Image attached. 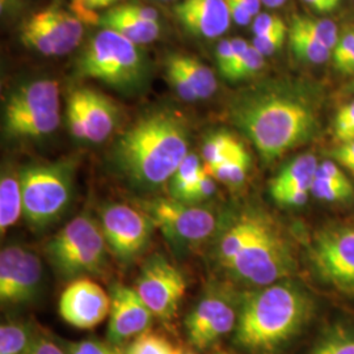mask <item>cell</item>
I'll list each match as a JSON object with an SVG mask.
<instances>
[{"label": "cell", "instance_id": "obj_54", "mask_svg": "<svg viewBox=\"0 0 354 354\" xmlns=\"http://www.w3.org/2000/svg\"><path fill=\"white\" fill-rule=\"evenodd\" d=\"M219 354H226V353H219Z\"/></svg>", "mask_w": 354, "mask_h": 354}, {"label": "cell", "instance_id": "obj_42", "mask_svg": "<svg viewBox=\"0 0 354 354\" xmlns=\"http://www.w3.org/2000/svg\"><path fill=\"white\" fill-rule=\"evenodd\" d=\"M228 10L232 21H235L238 26H245L252 24L253 16L248 12V10L241 4L239 0H226Z\"/></svg>", "mask_w": 354, "mask_h": 354}, {"label": "cell", "instance_id": "obj_41", "mask_svg": "<svg viewBox=\"0 0 354 354\" xmlns=\"http://www.w3.org/2000/svg\"><path fill=\"white\" fill-rule=\"evenodd\" d=\"M121 7L127 11L131 13L137 17H140L145 21L150 23H159V13L152 8L150 6H143V4H136V3H127V4H121Z\"/></svg>", "mask_w": 354, "mask_h": 354}, {"label": "cell", "instance_id": "obj_35", "mask_svg": "<svg viewBox=\"0 0 354 354\" xmlns=\"http://www.w3.org/2000/svg\"><path fill=\"white\" fill-rule=\"evenodd\" d=\"M333 134L340 143L354 140V100L345 104L335 115Z\"/></svg>", "mask_w": 354, "mask_h": 354}, {"label": "cell", "instance_id": "obj_51", "mask_svg": "<svg viewBox=\"0 0 354 354\" xmlns=\"http://www.w3.org/2000/svg\"><path fill=\"white\" fill-rule=\"evenodd\" d=\"M329 1H330V4H332V6H333V8H336V7H337V4H339V1H340V0H329Z\"/></svg>", "mask_w": 354, "mask_h": 354}, {"label": "cell", "instance_id": "obj_34", "mask_svg": "<svg viewBox=\"0 0 354 354\" xmlns=\"http://www.w3.org/2000/svg\"><path fill=\"white\" fill-rule=\"evenodd\" d=\"M266 64V57L252 46L250 45L248 50L245 53L244 58L241 59V64L238 68L232 73L228 80L231 82H241V80H247L251 79L253 76L257 75Z\"/></svg>", "mask_w": 354, "mask_h": 354}, {"label": "cell", "instance_id": "obj_12", "mask_svg": "<svg viewBox=\"0 0 354 354\" xmlns=\"http://www.w3.org/2000/svg\"><path fill=\"white\" fill-rule=\"evenodd\" d=\"M317 277L336 289L354 292V226L319 231L310 248Z\"/></svg>", "mask_w": 354, "mask_h": 354}, {"label": "cell", "instance_id": "obj_27", "mask_svg": "<svg viewBox=\"0 0 354 354\" xmlns=\"http://www.w3.org/2000/svg\"><path fill=\"white\" fill-rule=\"evenodd\" d=\"M308 354H354V329L345 326L329 327Z\"/></svg>", "mask_w": 354, "mask_h": 354}, {"label": "cell", "instance_id": "obj_52", "mask_svg": "<svg viewBox=\"0 0 354 354\" xmlns=\"http://www.w3.org/2000/svg\"><path fill=\"white\" fill-rule=\"evenodd\" d=\"M177 354H196V353H192V352H187V351H181V349H177Z\"/></svg>", "mask_w": 354, "mask_h": 354}, {"label": "cell", "instance_id": "obj_32", "mask_svg": "<svg viewBox=\"0 0 354 354\" xmlns=\"http://www.w3.org/2000/svg\"><path fill=\"white\" fill-rule=\"evenodd\" d=\"M125 354H177L176 348L165 337L146 330L127 346Z\"/></svg>", "mask_w": 354, "mask_h": 354}, {"label": "cell", "instance_id": "obj_29", "mask_svg": "<svg viewBox=\"0 0 354 354\" xmlns=\"http://www.w3.org/2000/svg\"><path fill=\"white\" fill-rule=\"evenodd\" d=\"M289 42L294 55L307 64H326L332 58V50L317 42V39L308 37L304 33L289 28Z\"/></svg>", "mask_w": 354, "mask_h": 354}, {"label": "cell", "instance_id": "obj_18", "mask_svg": "<svg viewBox=\"0 0 354 354\" xmlns=\"http://www.w3.org/2000/svg\"><path fill=\"white\" fill-rule=\"evenodd\" d=\"M150 308L140 299L134 288L115 283L111 291V313L108 342L115 346L146 332L151 324Z\"/></svg>", "mask_w": 354, "mask_h": 354}, {"label": "cell", "instance_id": "obj_48", "mask_svg": "<svg viewBox=\"0 0 354 354\" xmlns=\"http://www.w3.org/2000/svg\"><path fill=\"white\" fill-rule=\"evenodd\" d=\"M84 1L91 10H96V8H106L121 0H84Z\"/></svg>", "mask_w": 354, "mask_h": 354}, {"label": "cell", "instance_id": "obj_31", "mask_svg": "<svg viewBox=\"0 0 354 354\" xmlns=\"http://www.w3.org/2000/svg\"><path fill=\"white\" fill-rule=\"evenodd\" d=\"M201 158L193 152H189L188 156L181 162L175 175L169 180L168 188L169 196L176 198L177 196L190 187L205 171V165L201 163Z\"/></svg>", "mask_w": 354, "mask_h": 354}, {"label": "cell", "instance_id": "obj_11", "mask_svg": "<svg viewBox=\"0 0 354 354\" xmlns=\"http://www.w3.org/2000/svg\"><path fill=\"white\" fill-rule=\"evenodd\" d=\"M100 226L108 250L118 263L129 266L145 252L156 228L143 210L125 203H108L100 212Z\"/></svg>", "mask_w": 354, "mask_h": 354}, {"label": "cell", "instance_id": "obj_28", "mask_svg": "<svg viewBox=\"0 0 354 354\" xmlns=\"http://www.w3.org/2000/svg\"><path fill=\"white\" fill-rule=\"evenodd\" d=\"M216 181L227 185L230 188L241 187L251 169V156L248 151L239 156L231 158L221 165L212 168H205Z\"/></svg>", "mask_w": 354, "mask_h": 354}, {"label": "cell", "instance_id": "obj_20", "mask_svg": "<svg viewBox=\"0 0 354 354\" xmlns=\"http://www.w3.org/2000/svg\"><path fill=\"white\" fill-rule=\"evenodd\" d=\"M174 13L181 26L197 37H221L232 21L226 0H183Z\"/></svg>", "mask_w": 354, "mask_h": 354}, {"label": "cell", "instance_id": "obj_43", "mask_svg": "<svg viewBox=\"0 0 354 354\" xmlns=\"http://www.w3.org/2000/svg\"><path fill=\"white\" fill-rule=\"evenodd\" d=\"M335 159L354 175V140L342 143L335 151Z\"/></svg>", "mask_w": 354, "mask_h": 354}, {"label": "cell", "instance_id": "obj_21", "mask_svg": "<svg viewBox=\"0 0 354 354\" xmlns=\"http://www.w3.org/2000/svg\"><path fill=\"white\" fill-rule=\"evenodd\" d=\"M99 26L111 29L137 45L151 44L160 36V24L145 21L140 17L127 12L121 4L108 10L100 16Z\"/></svg>", "mask_w": 354, "mask_h": 354}, {"label": "cell", "instance_id": "obj_46", "mask_svg": "<svg viewBox=\"0 0 354 354\" xmlns=\"http://www.w3.org/2000/svg\"><path fill=\"white\" fill-rule=\"evenodd\" d=\"M302 1L306 6H308L310 8L315 10L319 13L330 12L335 10L329 0H302Z\"/></svg>", "mask_w": 354, "mask_h": 354}, {"label": "cell", "instance_id": "obj_38", "mask_svg": "<svg viewBox=\"0 0 354 354\" xmlns=\"http://www.w3.org/2000/svg\"><path fill=\"white\" fill-rule=\"evenodd\" d=\"M289 29L279 30L264 36H253L252 46L260 51L264 57H270L283 46Z\"/></svg>", "mask_w": 354, "mask_h": 354}, {"label": "cell", "instance_id": "obj_24", "mask_svg": "<svg viewBox=\"0 0 354 354\" xmlns=\"http://www.w3.org/2000/svg\"><path fill=\"white\" fill-rule=\"evenodd\" d=\"M244 152H247L245 146L235 136L228 131H215L203 140L201 159L205 168H212Z\"/></svg>", "mask_w": 354, "mask_h": 354}, {"label": "cell", "instance_id": "obj_3", "mask_svg": "<svg viewBox=\"0 0 354 354\" xmlns=\"http://www.w3.org/2000/svg\"><path fill=\"white\" fill-rule=\"evenodd\" d=\"M187 120L171 109L142 114L114 146V163L131 187L151 193L175 175L189 153Z\"/></svg>", "mask_w": 354, "mask_h": 354}, {"label": "cell", "instance_id": "obj_30", "mask_svg": "<svg viewBox=\"0 0 354 354\" xmlns=\"http://www.w3.org/2000/svg\"><path fill=\"white\" fill-rule=\"evenodd\" d=\"M311 194L323 203H344L353 197L354 187L349 178L336 180L319 176L315 174V178L311 187Z\"/></svg>", "mask_w": 354, "mask_h": 354}, {"label": "cell", "instance_id": "obj_23", "mask_svg": "<svg viewBox=\"0 0 354 354\" xmlns=\"http://www.w3.org/2000/svg\"><path fill=\"white\" fill-rule=\"evenodd\" d=\"M23 216V190L19 172L3 171L0 177V231L8 228Z\"/></svg>", "mask_w": 354, "mask_h": 354}, {"label": "cell", "instance_id": "obj_13", "mask_svg": "<svg viewBox=\"0 0 354 354\" xmlns=\"http://www.w3.org/2000/svg\"><path fill=\"white\" fill-rule=\"evenodd\" d=\"M134 289L153 317L168 322L177 315L187 281L165 256L153 254L142 266Z\"/></svg>", "mask_w": 354, "mask_h": 354}, {"label": "cell", "instance_id": "obj_26", "mask_svg": "<svg viewBox=\"0 0 354 354\" xmlns=\"http://www.w3.org/2000/svg\"><path fill=\"white\" fill-rule=\"evenodd\" d=\"M290 29L298 30L308 37L317 39V42L333 50L339 39V29L336 24L328 19H314L308 16H295L291 21Z\"/></svg>", "mask_w": 354, "mask_h": 354}, {"label": "cell", "instance_id": "obj_2", "mask_svg": "<svg viewBox=\"0 0 354 354\" xmlns=\"http://www.w3.org/2000/svg\"><path fill=\"white\" fill-rule=\"evenodd\" d=\"M230 118L251 140L266 163L313 140L319 108L308 93L288 86H264L239 95Z\"/></svg>", "mask_w": 354, "mask_h": 354}, {"label": "cell", "instance_id": "obj_47", "mask_svg": "<svg viewBox=\"0 0 354 354\" xmlns=\"http://www.w3.org/2000/svg\"><path fill=\"white\" fill-rule=\"evenodd\" d=\"M239 1L248 10V12L252 15L253 19H254L257 15H260L261 4H263L261 0H239Z\"/></svg>", "mask_w": 354, "mask_h": 354}, {"label": "cell", "instance_id": "obj_7", "mask_svg": "<svg viewBox=\"0 0 354 354\" xmlns=\"http://www.w3.org/2000/svg\"><path fill=\"white\" fill-rule=\"evenodd\" d=\"M59 86L53 79L30 80L13 89L4 102L3 133L8 140H39L61 122Z\"/></svg>", "mask_w": 354, "mask_h": 354}, {"label": "cell", "instance_id": "obj_16", "mask_svg": "<svg viewBox=\"0 0 354 354\" xmlns=\"http://www.w3.org/2000/svg\"><path fill=\"white\" fill-rule=\"evenodd\" d=\"M44 269L36 253L21 245H7L0 252V302L20 306L37 298Z\"/></svg>", "mask_w": 354, "mask_h": 354}, {"label": "cell", "instance_id": "obj_22", "mask_svg": "<svg viewBox=\"0 0 354 354\" xmlns=\"http://www.w3.org/2000/svg\"><path fill=\"white\" fill-rule=\"evenodd\" d=\"M167 61L171 62L183 74L194 91L197 102L210 99L218 88L213 70L203 64L200 59L185 54H171L167 57Z\"/></svg>", "mask_w": 354, "mask_h": 354}, {"label": "cell", "instance_id": "obj_53", "mask_svg": "<svg viewBox=\"0 0 354 354\" xmlns=\"http://www.w3.org/2000/svg\"><path fill=\"white\" fill-rule=\"evenodd\" d=\"M162 1H169V0H162Z\"/></svg>", "mask_w": 354, "mask_h": 354}, {"label": "cell", "instance_id": "obj_39", "mask_svg": "<svg viewBox=\"0 0 354 354\" xmlns=\"http://www.w3.org/2000/svg\"><path fill=\"white\" fill-rule=\"evenodd\" d=\"M289 29L285 21L273 13H260L252 21L253 36H264L279 30Z\"/></svg>", "mask_w": 354, "mask_h": 354}, {"label": "cell", "instance_id": "obj_40", "mask_svg": "<svg viewBox=\"0 0 354 354\" xmlns=\"http://www.w3.org/2000/svg\"><path fill=\"white\" fill-rule=\"evenodd\" d=\"M215 58H216V64H218V70L221 73V75L225 79H227L231 70H232V64H234V51H232V42L231 39H222L215 51Z\"/></svg>", "mask_w": 354, "mask_h": 354}, {"label": "cell", "instance_id": "obj_10", "mask_svg": "<svg viewBox=\"0 0 354 354\" xmlns=\"http://www.w3.org/2000/svg\"><path fill=\"white\" fill-rule=\"evenodd\" d=\"M83 23L58 4L30 15L20 28V41L45 57H61L74 50L83 39Z\"/></svg>", "mask_w": 354, "mask_h": 354}, {"label": "cell", "instance_id": "obj_36", "mask_svg": "<svg viewBox=\"0 0 354 354\" xmlns=\"http://www.w3.org/2000/svg\"><path fill=\"white\" fill-rule=\"evenodd\" d=\"M66 354H125L111 342H68L66 345Z\"/></svg>", "mask_w": 354, "mask_h": 354}, {"label": "cell", "instance_id": "obj_49", "mask_svg": "<svg viewBox=\"0 0 354 354\" xmlns=\"http://www.w3.org/2000/svg\"><path fill=\"white\" fill-rule=\"evenodd\" d=\"M340 73H342V74H354V49L352 51V55L346 61V64L342 66Z\"/></svg>", "mask_w": 354, "mask_h": 354}, {"label": "cell", "instance_id": "obj_33", "mask_svg": "<svg viewBox=\"0 0 354 354\" xmlns=\"http://www.w3.org/2000/svg\"><path fill=\"white\" fill-rule=\"evenodd\" d=\"M216 193V180L206 169L190 187L183 190L175 200L189 205H203ZM172 198V197H171Z\"/></svg>", "mask_w": 354, "mask_h": 354}, {"label": "cell", "instance_id": "obj_17", "mask_svg": "<svg viewBox=\"0 0 354 354\" xmlns=\"http://www.w3.org/2000/svg\"><path fill=\"white\" fill-rule=\"evenodd\" d=\"M58 311L64 322L75 328H95L109 315L111 297L88 277L74 279L62 292Z\"/></svg>", "mask_w": 354, "mask_h": 354}, {"label": "cell", "instance_id": "obj_1", "mask_svg": "<svg viewBox=\"0 0 354 354\" xmlns=\"http://www.w3.org/2000/svg\"><path fill=\"white\" fill-rule=\"evenodd\" d=\"M213 239L215 264L230 277L254 286L288 279L297 261L277 222L257 209L221 216Z\"/></svg>", "mask_w": 354, "mask_h": 354}, {"label": "cell", "instance_id": "obj_25", "mask_svg": "<svg viewBox=\"0 0 354 354\" xmlns=\"http://www.w3.org/2000/svg\"><path fill=\"white\" fill-rule=\"evenodd\" d=\"M35 329L26 322H8L0 327V354H26L36 342Z\"/></svg>", "mask_w": 354, "mask_h": 354}, {"label": "cell", "instance_id": "obj_37", "mask_svg": "<svg viewBox=\"0 0 354 354\" xmlns=\"http://www.w3.org/2000/svg\"><path fill=\"white\" fill-rule=\"evenodd\" d=\"M354 49V26H349L342 30L339 36L337 44L332 50V61L336 66V68L340 71L342 66L346 64L349 57L352 55Z\"/></svg>", "mask_w": 354, "mask_h": 354}, {"label": "cell", "instance_id": "obj_19", "mask_svg": "<svg viewBox=\"0 0 354 354\" xmlns=\"http://www.w3.org/2000/svg\"><path fill=\"white\" fill-rule=\"evenodd\" d=\"M319 165L317 156L306 152L285 165L269 184L272 198L286 207H299L308 201Z\"/></svg>", "mask_w": 354, "mask_h": 354}, {"label": "cell", "instance_id": "obj_45", "mask_svg": "<svg viewBox=\"0 0 354 354\" xmlns=\"http://www.w3.org/2000/svg\"><path fill=\"white\" fill-rule=\"evenodd\" d=\"M317 175L328 177V178H336V180H348V176L344 174L342 168L332 160H324L319 163Z\"/></svg>", "mask_w": 354, "mask_h": 354}, {"label": "cell", "instance_id": "obj_5", "mask_svg": "<svg viewBox=\"0 0 354 354\" xmlns=\"http://www.w3.org/2000/svg\"><path fill=\"white\" fill-rule=\"evenodd\" d=\"M75 73L121 92H134L146 83L149 62L140 45L114 30L102 28L77 57Z\"/></svg>", "mask_w": 354, "mask_h": 354}, {"label": "cell", "instance_id": "obj_6", "mask_svg": "<svg viewBox=\"0 0 354 354\" xmlns=\"http://www.w3.org/2000/svg\"><path fill=\"white\" fill-rule=\"evenodd\" d=\"M108 245L100 222L92 215H77L45 245L55 272L64 279L102 276L108 264Z\"/></svg>", "mask_w": 354, "mask_h": 354}, {"label": "cell", "instance_id": "obj_15", "mask_svg": "<svg viewBox=\"0 0 354 354\" xmlns=\"http://www.w3.org/2000/svg\"><path fill=\"white\" fill-rule=\"evenodd\" d=\"M239 310L232 294L222 288H212L185 319V329L192 346L206 351L236 327Z\"/></svg>", "mask_w": 354, "mask_h": 354}, {"label": "cell", "instance_id": "obj_9", "mask_svg": "<svg viewBox=\"0 0 354 354\" xmlns=\"http://www.w3.org/2000/svg\"><path fill=\"white\" fill-rule=\"evenodd\" d=\"M165 239L180 251H189L214 236L219 216L207 206L189 205L175 198H152L140 205Z\"/></svg>", "mask_w": 354, "mask_h": 354}, {"label": "cell", "instance_id": "obj_50", "mask_svg": "<svg viewBox=\"0 0 354 354\" xmlns=\"http://www.w3.org/2000/svg\"><path fill=\"white\" fill-rule=\"evenodd\" d=\"M263 4L269 8H277L286 3V0H261Z\"/></svg>", "mask_w": 354, "mask_h": 354}, {"label": "cell", "instance_id": "obj_14", "mask_svg": "<svg viewBox=\"0 0 354 354\" xmlns=\"http://www.w3.org/2000/svg\"><path fill=\"white\" fill-rule=\"evenodd\" d=\"M67 125L79 140L102 143L118 125L120 111L113 100L93 88H76L67 100Z\"/></svg>", "mask_w": 354, "mask_h": 354}, {"label": "cell", "instance_id": "obj_44", "mask_svg": "<svg viewBox=\"0 0 354 354\" xmlns=\"http://www.w3.org/2000/svg\"><path fill=\"white\" fill-rule=\"evenodd\" d=\"M26 354H66V352L50 340L37 337Z\"/></svg>", "mask_w": 354, "mask_h": 354}, {"label": "cell", "instance_id": "obj_8", "mask_svg": "<svg viewBox=\"0 0 354 354\" xmlns=\"http://www.w3.org/2000/svg\"><path fill=\"white\" fill-rule=\"evenodd\" d=\"M19 175L26 223L42 230L58 221L73 200L74 165L70 162L26 165Z\"/></svg>", "mask_w": 354, "mask_h": 354}, {"label": "cell", "instance_id": "obj_4", "mask_svg": "<svg viewBox=\"0 0 354 354\" xmlns=\"http://www.w3.org/2000/svg\"><path fill=\"white\" fill-rule=\"evenodd\" d=\"M314 302L298 283L282 279L243 298L234 340L250 354H279L313 317Z\"/></svg>", "mask_w": 354, "mask_h": 354}]
</instances>
